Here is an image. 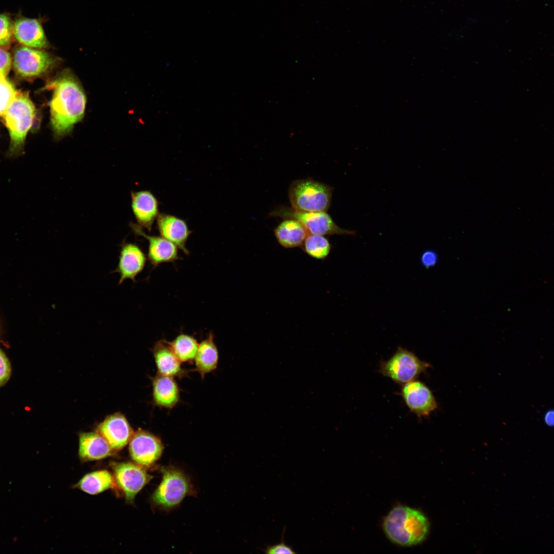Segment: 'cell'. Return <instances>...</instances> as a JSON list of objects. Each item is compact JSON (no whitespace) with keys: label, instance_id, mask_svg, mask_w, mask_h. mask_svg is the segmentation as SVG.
I'll return each instance as SVG.
<instances>
[{"label":"cell","instance_id":"obj_18","mask_svg":"<svg viewBox=\"0 0 554 554\" xmlns=\"http://www.w3.org/2000/svg\"><path fill=\"white\" fill-rule=\"evenodd\" d=\"M152 352L159 374L180 379L187 375L186 370L182 367L181 362L167 340L163 339L156 342Z\"/></svg>","mask_w":554,"mask_h":554},{"label":"cell","instance_id":"obj_32","mask_svg":"<svg viewBox=\"0 0 554 554\" xmlns=\"http://www.w3.org/2000/svg\"><path fill=\"white\" fill-rule=\"evenodd\" d=\"M545 423L549 426H553L554 423V412L553 410H548L544 416Z\"/></svg>","mask_w":554,"mask_h":554},{"label":"cell","instance_id":"obj_25","mask_svg":"<svg viewBox=\"0 0 554 554\" xmlns=\"http://www.w3.org/2000/svg\"><path fill=\"white\" fill-rule=\"evenodd\" d=\"M303 251L310 256L324 260L329 255L331 246L324 235L309 234L301 246Z\"/></svg>","mask_w":554,"mask_h":554},{"label":"cell","instance_id":"obj_21","mask_svg":"<svg viewBox=\"0 0 554 554\" xmlns=\"http://www.w3.org/2000/svg\"><path fill=\"white\" fill-rule=\"evenodd\" d=\"M214 334L210 332L205 339L199 343L194 359V370L203 379L205 376L216 369L219 362V352L214 340Z\"/></svg>","mask_w":554,"mask_h":554},{"label":"cell","instance_id":"obj_23","mask_svg":"<svg viewBox=\"0 0 554 554\" xmlns=\"http://www.w3.org/2000/svg\"><path fill=\"white\" fill-rule=\"evenodd\" d=\"M115 485L114 478L106 470L93 471L84 476L75 487L90 494H96Z\"/></svg>","mask_w":554,"mask_h":554},{"label":"cell","instance_id":"obj_16","mask_svg":"<svg viewBox=\"0 0 554 554\" xmlns=\"http://www.w3.org/2000/svg\"><path fill=\"white\" fill-rule=\"evenodd\" d=\"M157 226L161 236L174 244L185 254H188L186 242L191 233L186 222L174 215L159 213Z\"/></svg>","mask_w":554,"mask_h":554},{"label":"cell","instance_id":"obj_12","mask_svg":"<svg viewBox=\"0 0 554 554\" xmlns=\"http://www.w3.org/2000/svg\"><path fill=\"white\" fill-rule=\"evenodd\" d=\"M113 451L123 449L129 442L134 432L126 418L120 413L106 417L96 431Z\"/></svg>","mask_w":554,"mask_h":554},{"label":"cell","instance_id":"obj_4","mask_svg":"<svg viewBox=\"0 0 554 554\" xmlns=\"http://www.w3.org/2000/svg\"><path fill=\"white\" fill-rule=\"evenodd\" d=\"M333 188L307 178L293 181L288 189L291 208L305 212L327 211L329 209Z\"/></svg>","mask_w":554,"mask_h":554},{"label":"cell","instance_id":"obj_29","mask_svg":"<svg viewBox=\"0 0 554 554\" xmlns=\"http://www.w3.org/2000/svg\"><path fill=\"white\" fill-rule=\"evenodd\" d=\"M11 374V366L5 353L0 349V387L9 380Z\"/></svg>","mask_w":554,"mask_h":554},{"label":"cell","instance_id":"obj_9","mask_svg":"<svg viewBox=\"0 0 554 554\" xmlns=\"http://www.w3.org/2000/svg\"><path fill=\"white\" fill-rule=\"evenodd\" d=\"M129 443L131 459L144 468L154 465L162 456L164 448L160 438L141 429L134 432Z\"/></svg>","mask_w":554,"mask_h":554},{"label":"cell","instance_id":"obj_13","mask_svg":"<svg viewBox=\"0 0 554 554\" xmlns=\"http://www.w3.org/2000/svg\"><path fill=\"white\" fill-rule=\"evenodd\" d=\"M146 263V256L136 244L123 242L121 245L118 262L115 270L120 275L118 284L126 280L136 282V276L143 271Z\"/></svg>","mask_w":554,"mask_h":554},{"label":"cell","instance_id":"obj_5","mask_svg":"<svg viewBox=\"0 0 554 554\" xmlns=\"http://www.w3.org/2000/svg\"><path fill=\"white\" fill-rule=\"evenodd\" d=\"M162 481L151 496L152 503L164 510L179 505L188 496L195 491L187 476L173 466L161 467Z\"/></svg>","mask_w":554,"mask_h":554},{"label":"cell","instance_id":"obj_11","mask_svg":"<svg viewBox=\"0 0 554 554\" xmlns=\"http://www.w3.org/2000/svg\"><path fill=\"white\" fill-rule=\"evenodd\" d=\"M410 411L419 418H426L438 407L429 388L416 380L402 385L400 393Z\"/></svg>","mask_w":554,"mask_h":554},{"label":"cell","instance_id":"obj_28","mask_svg":"<svg viewBox=\"0 0 554 554\" xmlns=\"http://www.w3.org/2000/svg\"><path fill=\"white\" fill-rule=\"evenodd\" d=\"M285 529L284 528L283 532L282 533L281 541L280 543L272 545H266L265 548L263 549L262 551L268 554H283V553H295L293 549L290 546L286 544L284 541V533Z\"/></svg>","mask_w":554,"mask_h":554},{"label":"cell","instance_id":"obj_6","mask_svg":"<svg viewBox=\"0 0 554 554\" xmlns=\"http://www.w3.org/2000/svg\"><path fill=\"white\" fill-rule=\"evenodd\" d=\"M430 367V364L421 360L413 352L399 347L390 359L381 362L379 371L395 383L403 385L416 380Z\"/></svg>","mask_w":554,"mask_h":554},{"label":"cell","instance_id":"obj_24","mask_svg":"<svg viewBox=\"0 0 554 554\" xmlns=\"http://www.w3.org/2000/svg\"><path fill=\"white\" fill-rule=\"evenodd\" d=\"M167 343L181 363L194 360L199 343L193 337L182 333Z\"/></svg>","mask_w":554,"mask_h":554},{"label":"cell","instance_id":"obj_30","mask_svg":"<svg viewBox=\"0 0 554 554\" xmlns=\"http://www.w3.org/2000/svg\"><path fill=\"white\" fill-rule=\"evenodd\" d=\"M11 62L10 54L4 48L0 47V73L5 76L8 74L11 68Z\"/></svg>","mask_w":554,"mask_h":554},{"label":"cell","instance_id":"obj_27","mask_svg":"<svg viewBox=\"0 0 554 554\" xmlns=\"http://www.w3.org/2000/svg\"><path fill=\"white\" fill-rule=\"evenodd\" d=\"M13 35V24L10 17L0 14V47L10 46Z\"/></svg>","mask_w":554,"mask_h":554},{"label":"cell","instance_id":"obj_22","mask_svg":"<svg viewBox=\"0 0 554 554\" xmlns=\"http://www.w3.org/2000/svg\"><path fill=\"white\" fill-rule=\"evenodd\" d=\"M274 231L278 243L286 248L301 247L309 234L305 227L294 219H285Z\"/></svg>","mask_w":554,"mask_h":554},{"label":"cell","instance_id":"obj_26","mask_svg":"<svg viewBox=\"0 0 554 554\" xmlns=\"http://www.w3.org/2000/svg\"><path fill=\"white\" fill-rule=\"evenodd\" d=\"M16 93L12 84L0 73V116L4 115Z\"/></svg>","mask_w":554,"mask_h":554},{"label":"cell","instance_id":"obj_20","mask_svg":"<svg viewBox=\"0 0 554 554\" xmlns=\"http://www.w3.org/2000/svg\"><path fill=\"white\" fill-rule=\"evenodd\" d=\"M113 450L98 432H82L79 436L80 457L85 461L98 460L112 454Z\"/></svg>","mask_w":554,"mask_h":554},{"label":"cell","instance_id":"obj_7","mask_svg":"<svg viewBox=\"0 0 554 554\" xmlns=\"http://www.w3.org/2000/svg\"><path fill=\"white\" fill-rule=\"evenodd\" d=\"M270 215L281 218L294 219L300 221L309 234L322 235L345 234L354 235L355 231L339 227L326 211L305 212L281 206L270 213Z\"/></svg>","mask_w":554,"mask_h":554},{"label":"cell","instance_id":"obj_8","mask_svg":"<svg viewBox=\"0 0 554 554\" xmlns=\"http://www.w3.org/2000/svg\"><path fill=\"white\" fill-rule=\"evenodd\" d=\"M112 468L115 483L129 502L133 501L136 495L152 478L144 467L131 462L114 463Z\"/></svg>","mask_w":554,"mask_h":554},{"label":"cell","instance_id":"obj_10","mask_svg":"<svg viewBox=\"0 0 554 554\" xmlns=\"http://www.w3.org/2000/svg\"><path fill=\"white\" fill-rule=\"evenodd\" d=\"M55 62L49 53L26 46L14 51L13 64L16 73L24 77H32L47 71Z\"/></svg>","mask_w":554,"mask_h":554},{"label":"cell","instance_id":"obj_3","mask_svg":"<svg viewBox=\"0 0 554 554\" xmlns=\"http://www.w3.org/2000/svg\"><path fill=\"white\" fill-rule=\"evenodd\" d=\"M34 115V106L28 96L17 92L4 114L10 136L8 157H15L23 153L26 137Z\"/></svg>","mask_w":554,"mask_h":554},{"label":"cell","instance_id":"obj_17","mask_svg":"<svg viewBox=\"0 0 554 554\" xmlns=\"http://www.w3.org/2000/svg\"><path fill=\"white\" fill-rule=\"evenodd\" d=\"M13 34L20 44L26 47L43 48L48 45L42 26L35 19L16 20L13 24Z\"/></svg>","mask_w":554,"mask_h":554},{"label":"cell","instance_id":"obj_2","mask_svg":"<svg viewBox=\"0 0 554 554\" xmlns=\"http://www.w3.org/2000/svg\"><path fill=\"white\" fill-rule=\"evenodd\" d=\"M382 527L386 537L393 543L411 547L427 538L430 524L421 511L404 505L393 507L384 518Z\"/></svg>","mask_w":554,"mask_h":554},{"label":"cell","instance_id":"obj_15","mask_svg":"<svg viewBox=\"0 0 554 554\" xmlns=\"http://www.w3.org/2000/svg\"><path fill=\"white\" fill-rule=\"evenodd\" d=\"M131 208L137 225L150 231L159 213V202L148 190L132 191Z\"/></svg>","mask_w":554,"mask_h":554},{"label":"cell","instance_id":"obj_31","mask_svg":"<svg viewBox=\"0 0 554 554\" xmlns=\"http://www.w3.org/2000/svg\"><path fill=\"white\" fill-rule=\"evenodd\" d=\"M421 262L426 267L433 266L437 261V254L432 250H426L421 255Z\"/></svg>","mask_w":554,"mask_h":554},{"label":"cell","instance_id":"obj_1","mask_svg":"<svg viewBox=\"0 0 554 554\" xmlns=\"http://www.w3.org/2000/svg\"><path fill=\"white\" fill-rule=\"evenodd\" d=\"M51 86L53 93L50 103L51 123L57 138L69 133L83 118L86 99L81 85L69 70L63 71Z\"/></svg>","mask_w":554,"mask_h":554},{"label":"cell","instance_id":"obj_19","mask_svg":"<svg viewBox=\"0 0 554 554\" xmlns=\"http://www.w3.org/2000/svg\"><path fill=\"white\" fill-rule=\"evenodd\" d=\"M152 397L158 407H174L180 400V389L174 378L157 373L152 379Z\"/></svg>","mask_w":554,"mask_h":554},{"label":"cell","instance_id":"obj_14","mask_svg":"<svg viewBox=\"0 0 554 554\" xmlns=\"http://www.w3.org/2000/svg\"><path fill=\"white\" fill-rule=\"evenodd\" d=\"M130 226L135 234L148 240V259L154 267L173 262L180 258L178 247L173 243L161 236L147 235L137 224L131 223Z\"/></svg>","mask_w":554,"mask_h":554}]
</instances>
